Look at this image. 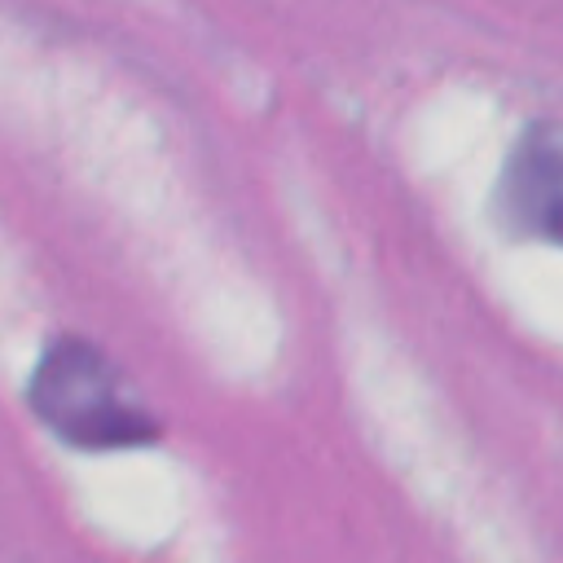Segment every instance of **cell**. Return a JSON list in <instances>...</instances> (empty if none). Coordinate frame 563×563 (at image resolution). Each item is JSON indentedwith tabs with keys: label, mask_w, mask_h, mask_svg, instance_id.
Here are the masks:
<instances>
[{
	"label": "cell",
	"mask_w": 563,
	"mask_h": 563,
	"mask_svg": "<svg viewBox=\"0 0 563 563\" xmlns=\"http://www.w3.org/2000/svg\"><path fill=\"white\" fill-rule=\"evenodd\" d=\"M493 220L519 238L559 246L563 238V141L550 119H537L510 145L497 189H493Z\"/></svg>",
	"instance_id": "cell-2"
},
{
	"label": "cell",
	"mask_w": 563,
	"mask_h": 563,
	"mask_svg": "<svg viewBox=\"0 0 563 563\" xmlns=\"http://www.w3.org/2000/svg\"><path fill=\"white\" fill-rule=\"evenodd\" d=\"M26 405L44 431L79 453H123L163 440L150 413L123 383L110 352L84 334H53L26 378Z\"/></svg>",
	"instance_id": "cell-1"
}]
</instances>
